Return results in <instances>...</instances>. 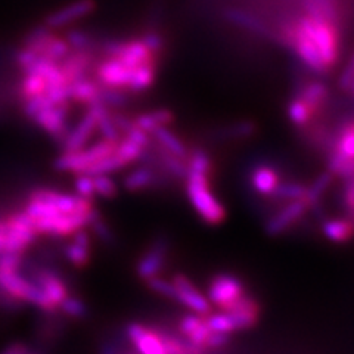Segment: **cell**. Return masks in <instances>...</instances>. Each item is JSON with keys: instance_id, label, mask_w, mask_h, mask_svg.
Instances as JSON below:
<instances>
[{"instance_id": "obj_1", "label": "cell", "mask_w": 354, "mask_h": 354, "mask_svg": "<svg viewBox=\"0 0 354 354\" xmlns=\"http://www.w3.org/2000/svg\"><path fill=\"white\" fill-rule=\"evenodd\" d=\"M37 236L70 238L97 214L92 199L53 189L32 191L24 205Z\"/></svg>"}, {"instance_id": "obj_2", "label": "cell", "mask_w": 354, "mask_h": 354, "mask_svg": "<svg viewBox=\"0 0 354 354\" xmlns=\"http://www.w3.org/2000/svg\"><path fill=\"white\" fill-rule=\"evenodd\" d=\"M186 195L198 216L208 225H220L226 218V209L212 191L209 176L204 173L187 171Z\"/></svg>"}, {"instance_id": "obj_3", "label": "cell", "mask_w": 354, "mask_h": 354, "mask_svg": "<svg viewBox=\"0 0 354 354\" xmlns=\"http://www.w3.org/2000/svg\"><path fill=\"white\" fill-rule=\"evenodd\" d=\"M37 234L24 212L0 218V254L26 252L36 242Z\"/></svg>"}, {"instance_id": "obj_4", "label": "cell", "mask_w": 354, "mask_h": 354, "mask_svg": "<svg viewBox=\"0 0 354 354\" xmlns=\"http://www.w3.org/2000/svg\"><path fill=\"white\" fill-rule=\"evenodd\" d=\"M301 19L308 31V35L312 36L320 57H322V61L326 65V68L330 70L332 66L338 62L339 58V26L328 19L310 17L307 14L301 15Z\"/></svg>"}, {"instance_id": "obj_5", "label": "cell", "mask_w": 354, "mask_h": 354, "mask_svg": "<svg viewBox=\"0 0 354 354\" xmlns=\"http://www.w3.org/2000/svg\"><path fill=\"white\" fill-rule=\"evenodd\" d=\"M118 142L101 139L92 145H86L84 148L74 152H61L58 160L55 161V167L65 173H86L93 164L104 160L108 155L113 153L117 148Z\"/></svg>"}, {"instance_id": "obj_6", "label": "cell", "mask_w": 354, "mask_h": 354, "mask_svg": "<svg viewBox=\"0 0 354 354\" xmlns=\"http://www.w3.org/2000/svg\"><path fill=\"white\" fill-rule=\"evenodd\" d=\"M329 171L348 179L354 176V120L347 121L342 126L334 142L330 143V153H329Z\"/></svg>"}, {"instance_id": "obj_7", "label": "cell", "mask_w": 354, "mask_h": 354, "mask_svg": "<svg viewBox=\"0 0 354 354\" xmlns=\"http://www.w3.org/2000/svg\"><path fill=\"white\" fill-rule=\"evenodd\" d=\"M30 279L35 282L41 294L40 310L46 313H53L59 310L64 298L70 294L68 285L61 278L58 272L49 268H36L30 274Z\"/></svg>"}, {"instance_id": "obj_8", "label": "cell", "mask_w": 354, "mask_h": 354, "mask_svg": "<svg viewBox=\"0 0 354 354\" xmlns=\"http://www.w3.org/2000/svg\"><path fill=\"white\" fill-rule=\"evenodd\" d=\"M106 57H114L130 68H139L142 65H155V55L142 39L135 40H111L102 46Z\"/></svg>"}, {"instance_id": "obj_9", "label": "cell", "mask_w": 354, "mask_h": 354, "mask_svg": "<svg viewBox=\"0 0 354 354\" xmlns=\"http://www.w3.org/2000/svg\"><path fill=\"white\" fill-rule=\"evenodd\" d=\"M106 106L102 102L88 105L84 115L77 121L73 129H68L66 135L62 138L61 145L62 152H74L88 145L97 130V118Z\"/></svg>"}, {"instance_id": "obj_10", "label": "cell", "mask_w": 354, "mask_h": 354, "mask_svg": "<svg viewBox=\"0 0 354 354\" xmlns=\"http://www.w3.org/2000/svg\"><path fill=\"white\" fill-rule=\"evenodd\" d=\"M245 294V286L234 274H216L208 286V300L221 310H227Z\"/></svg>"}, {"instance_id": "obj_11", "label": "cell", "mask_w": 354, "mask_h": 354, "mask_svg": "<svg viewBox=\"0 0 354 354\" xmlns=\"http://www.w3.org/2000/svg\"><path fill=\"white\" fill-rule=\"evenodd\" d=\"M135 70L114 57H106L102 62L96 65L95 80L102 87L129 91L131 74Z\"/></svg>"}, {"instance_id": "obj_12", "label": "cell", "mask_w": 354, "mask_h": 354, "mask_svg": "<svg viewBox=\"0 0 354 354\" xmlns=\"http://www.w3.org/2000/svg\"><path fill=\"white\" fill-rule=\"evenodd\" d=\"M174 285V301H179L185 307L191 308L194 313L207 316L212 313V303L198 290L194 282L185 274H176L171 279Z\"/></svg>"}, {"instance_id": "obj_13", "label": "cell", "mask_w": 354, "mask_h": 354, "mask_svg": "<svg viewBox=\"0 0 354 354\" xmlns=\"http://www.w3.org/2000/svg\"><path fill=\"white\" fill-rule=\"evenodd\" d=\"M308 208L310 207L304 198L288 201L279 212L272 216L268 220V223H266V232H268V235L276 236L283 234L286 229H290L306 214Z\"/></svg>"}, {"instance_id": "obj_14", "label": "cell", "mask_w": 354, "mask_h": 354, "mask_svg": "<svg viewBox=\"0 0 354 354\" xmlns=\"http://www.w3.org/2000/svg\"><path fill=\"white\" fill-rule=\"evenodd\" d=\"M167 252H169V243L165 238H157L153 241L149 250L143 254L140 260L136 264V273L140 279L148 281L153 276H158L165 261H167Z\"/></svg>"}, {"instance_id": "obj_15", "label": "cell", "mask_w": 354, "mask_h": 354, "mask_svg": "<svg viewBox=\"0 0 354 354\" xmlns=\"http://www.w3.org/2000/svg\"><path fill=\"white\" fill-rule=\"evenodd\" d=\"M95 9H96L95 0H75V2L49 14L46 19H44L43 24L52 30H57L65 26L74 24V22L88 17Z\"/></svg>"}, {"instance_id": "obj_16", "label": "cell", "mask_w": 354, "mask_h": 354, "mask_svg": "<svg viewBox=\"0 0 354 354\" xmlns=\"http://www.w3.org/2000/svg\"><path fill=\"white\" fill-rule=\"evenodd\" d=\"M127 337L139 353L143 354H165L164 341L160 332L142 324L133 322L127 326Z\"/></svg>"}, {"instance_id": "obj_17", "label": "cell", "mask_w": 354, "mask_h": 354, "mask_svg": "<svg viewBox=\"0 0 354 354\" xmlns=\"http://www.w3.org/2000/svg\"><path fill=\"white\" fill-rule=\"evenodd\" d=\"M71 241L64 248V257L73 268L83 269L92 259V239L84 229L70 236Z\"/></svg>"}, {"instance_id": "obj_18", "label": "cell", "mask_w": 354, "mask_h": 354, "mask_svg": "<svg viewBox=\"0 0 354 354\" xmlns=\"http://www.w3.org/2000/svg\"><path fill=\"white\" fill-rule=\"evenodd\" d=\"M179 329H180V334L183 335L185 339H187L191 342L194 347H196L198 350H207L205 344H207V339L212 334V329L208 328L207 322H205V317H203L201 315H189V316H185L180 324H179Z\"/></svg>"}, {"instance_id": "obj_19", "label": "cell", "mask_w": 354, "mask_h": 354, "mask_svg": "<svg viewBox=\"0 0 354 354\" xmlns=\"http://www.w3.org/2000/svg\"><path fill=\"white\" fill-rule=\"evenodd\" d=\"M227 312L230 313L232 317H234L236 330L248 329L257 324L259 316H260V306L257 304L256 300H254V298L243 294L234 306L227 308Z\"/></svg>"}, {"instance_id": "obj_20", "label": "cell", "mask_w": 354, "mask_h": 354, "mask_svg": "<svg viewBox=\"0 0 354 354\" xmlns=\"http://www.w3.org/2000/svg\"><path fill=\"white\" fill-rule=\"evenodd\" d=\"M70 101L80 105H92L99 102V95H101V84L95 79H88L87 75L77 79L68 84Z\"/></svg>"}, {"instance_id": "obj_21", "label": "cell", "mask_w": 354, "mask_h": 354, "mask_svg": "<svg viewBox=\"0 0 354 354\" xmlns=\"http://www.w3.org/2000/svg\"><path fill=\"white\" fill-rule=\"evenodd\" d=\"M304 14L316 18L328 19L339 26L341 12L338 0H301Z\"/></svg>"}, {"instance_id": "obj_22", "label": "cell", "mask_w": 354, "mask_h": 354, "mask_svg": "<svg viewBox=\"0 0 354 354\" xmlns=\"http://www.w3.org/2000/svg\"><path fill=\"white\" fill-rule=\"evenodd\" d=\"M279 183V174L268 165H260L251 173V186L261 195H272Z\"/></svg>"}, {"instance_id": "obj_23", "label": "cell", "mask_w": 354, "mask_h": 354, "mask_svg": "<svg viewBox=\"0 0 354 354\" xmlns=\"http://www.w3.org/2000/svg\"><path fill=\"white\" fill-rule=\"evenodd\" d=\"M322 232L326 239L342 243L354 236V223L350 217L347 218H330L322 225Z\"/></svg>"}, {"instance_id": "obj_24", "label": "cell", "mask_w": 354, "mask_h": 354, "mask_svg": "<svg viewBox=\"0 0 354 354\" xmlns=\"http://www.w3.org/2000/svg\"><path fill=\"white\" fill-rule=\"evenodd\" d=\"M297 96L301 97L303 101L310 106V109L313 111V114H316L317 111L322 106H325V104L328 102L329 88L324 83L312 82L306 84Z\"/></svg>"}, {"instance_id": "obj_25", "label": "cell", "mask_w": 354, "mask_h": 354, "mask_svg": "<svg viewBox=\"0 0 354 354\" xmlns=\"http://www.w3.org/2000/svg\"><path fill=\"white\" fill-rule=\"evenodd\" d=\"M173 113L169 109H155L151 111V113L147 114H140L136 117L135 124L142 129L143 131H147L148 135H152L155 130H158L160 127L169 126L170 123H173Z\"/></svg>"}, {"instance_id": "obj_26", "label": "cell", "mask_w": 354, "mask_h": 354, "mask_svg": "<svg viewBox=\"0 0 354 354\" xmlns=\"http://www.w3.org/2000/svg\"><path fill=\"white\" fill-rule=\"evenodd\" d=\"M152 135H153L155 140H157L158 147H161L165 151H169L170 153L177 155V157L187 160V155H189V152H187L185 142L179 136L174 135L173 131H170L167 129V126L155 130Z\"/></svg>"}, {"instance_id": "obj_27", "label": "cell", "mask_w": 354, "mask_h": 354, "mask_svg": "<svg viewBox=\"0 0 354 354\" xmlns=\"http://www.w3.org/2000/svg\"><path fill=\"white\" fill-rule=\"evenodd\" d=\"M226 18L241 28H245L251 32H257V35H269V28L266 27L263 22L250 12H245V10H241L236 8H230L226 10Z\"/></svg>"}, {"instance_id": "obj_28", "label": "cell", "mask_w": 354, "mask_h": 354, "mask_svg": "<svg viewBox=\"0 0 354 354\" xmlns=\"http://www.w3.org/2000/svg\"><path fill=\"white\" fill-rule=\"evenodd\" d=\"M155 182V174L149 167H139L130 171L124 179V187L127 191L138 192L151 187Z\"/></svg>"}, {"instance_id": "obj_29", "label": "cell", "mask_w": 354, "mask_h": 354, "mask_svg": "<svg viewBox=\"0 0 354 354\" xmlns=\"http://www.w3.org/2000/svg\"><path fill=\"white\" fill-rule=\"evenodd\" d=\"M332 180H334V174L330 171H326L320 174L312 185L307 186L304 199L307 201L308 207H315L320 201V198H322L325 192L329 189Z\"/></svg>"}, {"instance_id": "obj_30", "label": "cell", "mask_w": 354, "mask_h": 354, "mask_svg": "<svg viewBox=\"0 0 354 354\" xmlns=\"http://www.w3.org/2000/svg\"><path fill=\"white\" fill-rule=\"evenodd\" d=\"M288 118H290L295 126H306L312 117L315 115L313 111L310 109V106L303 101L301 97H294L292 101L288 104Z\"/></svg>"}, {"instance_id": "obj_31", "label": "cell", "mask_w": 354, "mask_h": 354, "mask_svg": "<svg viewBox=\"0 0 354 354\" xmlns=\"http://www.w3.org/2000/svg\"><path fill=\"white\" fill-rule=\"evenodd\" d=\"M155 82V65H142L131 74L129 91L142 92L147 91Z\"/></svg>"}, {"instance_id": "obj_32", "label": "cell", "mask_w": 354, "mask_h": 354, "mask_svg": "<svg viewBox=\"0 0 354 354\" xmlns=\"http://www.w3.org/2000/svg\"><path fill=\"white\" fill-rule=\"evenodd\" d=\"M205 322L208 328L216 332H225V334H232L236 330V325L234 322V317L230 316L227 310H223L221 313H208L205 316Z\"/></svg>"}, {"instance_id": "obj_33", "label": "cell", "mask_w": 354, "mask_h": 354, "mask_svg": "<svg viewBox=\"0 0 354 354\" xmlns=\"http://www.w3.org/2000/svg\"><path fill=\"white\" fill-rule=\"evenodd\" d=\"M93 191L96 196L105 199H113L118 194V186L109 174H93Z\"/></svg>"}, {"instance_id": "obj_34", "label": "cell", "mask_w": 354, "mask_h": 354, "mask_svg": "<svg viewBox=\"0 0 354 354\" xmlns=\"http://www.w3.org/2000/svg\"><path fill=\"white\" fill-rule=\"evenodd\" d=\"M307 192V186L297 183V182H286L283 185H278L274 192L272 194L276 199H281V201H292V199H300L304 198Z\"/></svg>"}, {"instance_id": "obj_35", "label": "cell", "mask_w": 354, "mask_h": 354, "mask_svg": "<svg viewBox=\"0 0 354 354\" xmlns=\"http://www.w3.org/2000/svg\"><path fill=\"white\" fill-rule=\"evenodd\" d=\"M213 164L212 158L205 151L196 149L192 153L187 155V171H195V173H204V174H212Z\"/></svg>"}, {"instance_id": "obj_36", "label": "cell", "mask_w": 354, "mask_h": 354, "mask_svg": "<svg viewBox=\"0 0 354 354\" xmlns=\"http://www.w3.org/2000/svg\"><path fill=\"white\" fill-rule=\"evenodd\" d=\"M65 40L68 41L70 48L75 50H93L96 46L95 39L83 30H71L66 32Z\"/></svg>"}, {"instance_id": "obj_37", "label": "cell", "mask_w": 354, "mask_h": 354, "mask_svg": "<svg viewBox=\"0 0 354 354\" xmlns=\"http://www.w3.org/2000/svg\"><path fill=\"white\" fill-rule=\"evenodd\" d=\"M59 310L65 316L73 317V319H82L86 315L87 307L79 297H74V295L68 294L62 300Z\"/></svg>"}, {"instance_id": "obj_38", "label": "cell", "mask_w": 354, "mask_h": 354, "mask_svg": "<svg viewBox=\"0 0 354 354\" xmlns=\"http://www.w3.org/2000/svg\"><path fill=\"white\" fill-rule=\"evenodd\" d=\"M74 189L75 194L80 195L83 198L92 199L95 196L93 191V177L92 174L87 173H79L75 174V180H74Z\"/></svg>"}, {"instance_id": "obj_39", "label": "cell", "mask_w": 354, "mask_h": 354, "mask_svg": "<svg viewBox=\"0 0 354 354\" xmlns=\"http://www.w3.org/2000/svg\"><path fill=\"white\" fill-rule=\"evenodd\" d=\"M147 285L149 286V290L153 292H157L165 298H170V300H174V285L171 281H167L161 278V276H153V278L147 281Z\"/></svg>"}, {"instance_id": "obj_40", "label": "cell", "mask_w": 354, "mask_h": 354, "mask_svg": "<svg viewBox=\"0 0 354 354\" xmlns=\"http://www.w3.org/2000/svg\"><path fill=\"white\" fill-rule=\"evenodd\" d=\"M257 127L252 121H239L236 124H232L225 130L226 135L232 139H247L256 133Z\"/></svg>"}, {"instance_id": "obj_41", "label": "cell", "mask_w": 354, "mask_h": 354, "mask_svg": "<svg viewBox=\"0 0 354 354\" xmlns=\"http://www.w3.org/2000/svg\"><path fill=\"white\" fill-rule=\"evenodd\" d=\"M353 82H354V53L351 55L350 61L347 62V65L344 66V70H342V73L339 75L338 86H339V88H342V91L350 92Z\"/></svg>"}, {"instance_id": "obj_42", "label": "cell", "mask_w": 354, "mask_h": 354, "mask_svg": "<svg viewBox=\"0 0 354 354\" xmlns=\"http://www.w3.org/2000/svg\"><path fill=\"white\" fill-rule=\"evenodd\" d=\"M342 204H344L347 213H354V176L346 179L344 191H342Z\"/></svg>"}, {"instance_id": "obj_43", "label": "cell", "mask_w": 354, "mask_h": 354, "mask_svg": "<svg viewBox=\"0 0 354 354\" xmlns=\"http://www.w3.org/2000/svg\"><path fill=\"white\" fill-rule=\"evenodd\" d=\"M142 40L145 41L147 46H148L155 55H158V53L164 49V39H162V36L160 35V32H157V31H149V32H147V35L142 37Z\"/></svg>"}, {"instance_id": "obj_44", "label": "cell", "mask_w": 354, "mask_h": 354, "mask_svg": "<svg viewBox=\"0 0 354 354\" xmlns=\"http://www.w3.org/2000/svg\"><path fill=\"white\" fill-rule=\"evenodd\" d=\"M227 342H229V334H225V332L212 330V334H209V337L207 339L205 348H220V347H225Z\"/></svg>"}, {"instance_id": "obj_45", "label": "cell", "mask_w": 354, "mask_h": 354, "mask_svg": "<svg viewBox=\"0 0 354 354\" xmlns=\"http://www.w3.org/2000/svg\"><path fill=\"white\" fill-rule=\"evenodd\" d=\"M3 351L10 353V354H19V353H28L30 350L27 348L26 344H22V342H14V344H10Z\"/></svg>"}, {"instance_id": "obj_46", "label": "cell", "mask_w": 354, "mask_h": 354, "mask_svg": "<svg viewBox=\"0 0 354 354\" xmlns=\"http://www.w3.org/2000/svg\"><path fill=\"white\" fill-rule=\"evenodd\" d=\"M348 217L353 220V223H354V213H350V214H348Z\"/></svg>"}, {"instance_id": "obj_47", "label": "cell", "mask_w": 354, "mask_h": 354, "mask_svg": "<svg viewBox=\"0 0 354 354\" xmlns=\"http://www.w3.org/2000/svg\"><path fill=\"white\" fill-rule=\"evenodd\" d=\"M350 92L354 95V82H353V86H351V88H350Z\"/></svg>"}]
</instances>
